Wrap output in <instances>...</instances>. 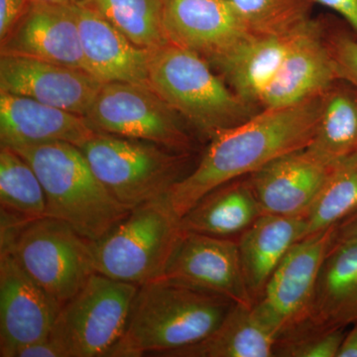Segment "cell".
<instances>
[{
	"mask_svg": "<svg viewBox=\"0 0 357 357\" xmlns=\"http://www.w3.org/2000/svg\"><path fill=\"white\" fill-rule=\"evenodd\" d=\"M321 109V93L287 107L261 109L248 121L218 133L198 165L168 192L169 206L181 220L215 188L305 149L316 135Z\"/></svg>",
	"mask_w": 357,
	"mask_h": 357,
	"instance_id": "1",
	"label": "cell"
},
{
	"mask_svg": "<svg viewBox=\"0 0 357 357\" xmlns=\"http://www.w3.org/2000/svg\"><path fill=\"white\" fill-rule=\"evenodd\" d=\"M236 303L166 278L138 286L123 337L110 357L166 356L208 337Z\"/></svg>",
	"mask_w": 357,
	"mask_h": 357,
	"instance_id": "2",
	"label": "cell"
},
{
	"mask_svg": "<svg viewBox=\"0 0 357 357\" xmlns=\"http://www.w3.org/2000/svg\"><path fill=\"white\" fill-rule=\"evenodd\" d=\"M148 83L192 131L208 140L261 110L239 98L206 59L170 42L150 50Z\"/></svg>",
	"mask_w": 357,
	"mask_h": 357,
	"instance_id": "3",
	"label": "cell"
},
{
	"mask_svg": "<svg viewBox=\"0 0 357 357\" xmlns=\"http://www.w3.org/2000/svg\"><path fill=\"white\" fill-rule=\"evenodd\" d=\"M13 150L41 181L47 215L67 223L89 241L102 238L130 211L107 191L76 145L50 142Z\"/></svg>",
	"mask_w": 357,
	"mask_h": 357,
	"instance_id": "4",
	"label": "cell"
},
{
	"mask_svg": "<svg viewBox=\"0 0 357 357\" xmlns=\"http://www.w3.org/2000/svg\"><path fill=\"white\" fill-rule=\"evenodd\" d=\"M79 148L96 177L129 211L164 198L192 171L191 154L150 141L96 132Z\"/></svg>",
	"mask_w": 357,
	"mask_h": 357,
	"instance_id": "5",
	"label": "cell"
},
{
	"mask_svg": "<svg viewBox=\"0 0 357 357\" xmlns=\"http://www.w3.org/2000/svg\"><path fill=\"white\" fill-rule=\"evenodd\" d=\"M1 249L62 307L96 273L91 241L48 215L1 223Z\"/></svg>",
	"mask_w": 357,
	"mask_h": 357,
	"instance_id": "6",
	"label": "cell"
},
{
	"mask_svg": "<svg viewBox=\"0 0 357 357\" xmlns=\"http://www.w3.org/2000/svg\"><path fill=\"white\" fill-rule=\"evenodd\" d=\"M181 234L166 197L141 204L91 243L96 272L137 286L163 278Z\"/></svg>",
	"mask_w": 357,
	"mask_h": 357,
	"instance_id": "7",
	"label": "cell"
},
{
	"mask_svg": "<svg viewBox=\"0 0 357 357\" xmlns=\"http://www.w3.org/2000/svg\"><path fill=\"white\" fill-rule=\"evenodd\" d=\"M138 286L100 273L61 307L50 338L65 357H110L123 337Z\"/></svg>",
	"mask_w": 357,
	"mask_h": 357,
	"instance_id": "8",
	"label": "cell"
},
{
	"mask_svg": "<svg viewBox=\"0 0 357 357\" xmlns=\"http://www.w3.org/2000/svg\"><path fill=\"white\" fill-rule=\"evenodd\" d=\"M84 119L96 132L150 141L185 153L195 147L187 122L148 84H103Z\"/></svg>",
	"mask_w": 357,
	"mask_h": 357,
	"instance_id": "9",
	"label": "cell"
},
{
	"mask_svg": "<svg viewBox=\"0 0 357 357\" xmlns=\"http://www.w3.org/2000/svg\"><path fill=\"white\" fill-rule=\"evenodd\" d=\"M335 227L294 244L255 303L277 337L311 319L319 272L332 246Z\"/></svg>",
	"mask_w": 357,
	"mask_h": 357,
	"instance_id": "10",
	"label": "cell"
},
{
	"mask_svg": "<svg viewBox=\"0 0 357 357\" xmlns=\"http://www.w3.org/2000/svg\"><path fill=\"white\" fill-rule=\"evenodd\" d=\"M61 306L6 249L0 251V356L50 337Z\"/></svg>",
	"mask_w": 357,
	"mask_h": 357,
	"instance_id": "11",
	"label": "cell"
},
{
	"mask_svg": "<svg viewBox=\"0 0 357 357\" xmlns=\"http://www.w3.org/2000/svg\"><path fill=\"white\" fill-rule=\"evenodd\" d=\"M163 278L255 305L241 266L238 243L230 238L183 231Z\"/></svg>",
	"mask_w": 357,
	"mask_h": 357,
	"instance_id": "12",
	"label": "cell"
},
{
	"mask_svg": "<svg viewBox=\"0 0 357 357\" xmlns=\"http://www.w3.org/2000/svg\"><path fill=\"white\" fill-rule=\"evenodd\" d=\"M163 24L168 42L208 63L253 36L229 0H165Z\"/></svg>",
	"mask_w": 357,
	"mask_h": 357,
	"instance_id": "13",
	"label": "cell"
},
{
	"mask_svg": "<svg viewBox=\"0 0 357 357\" xmlns=\"http://www.w3.org/2000/svg\"><path fill=\"white\" fill-rule=\"evenodd\" d=\"M0 56L36 59L89 74L72 6L30 2L0 40Z\"/></svg>",
	"mask_w": 357,
	"mask_h": 357,
	"instance_id": "14",
	"label": "cell"
},
{
	"mask_svg": "<svg viewBox=\"0 0 357 357\" xmlns=\"http://www.w3.org/2000/svg\"><path fill=\"white\" fill-rule=\"evenodd\" d=\"M103 83L84 70L36 59L0 56V91L86 115Z\"/></svg>",
	"mask_w": 357,
	"mask_h": 357,
	"instance_id": "15",
	"label": "cell"
},
{
	"mask_svg": "<svg viewBox=\"0 0 357 357\" xmlns=\"http://www.w3.org/2000/svg\"><path fill=\"white\" fill-rule=\"evenodd\" d=\"M337 79L324 24L312 18L292 33L285 58L263 93L260 107L275 109L302 102L323 93Z\"/></svg>",
	"mask_w": 357,
	"mask_h": 357,
	"instance_id": "16",
	"label": "cell"
},
{
	"mask_svg": "<svg viewBox=\"0 0 357 357\" xmlns=\"http://www.w3.org/2000/svg\"><path fill=\"white\" fill-rule=\"evenodd\" d=\"M333 166L305 148L275 159L248 177L264 213L306 218Z\"/></svg>",
	"mask_w": 357,
	"mask_h": 357,
	"instance_id": "17",
	"label": "cell"
},
{
	"mask_svg": "<svg viewBox=\"0 0 357 357\" xmlns=\"http://www.w3.org/2000/svg\"><path fill=\"white\" fill-rule=\"evenodd\" d=\"M83 115L0 91L1 146L18 148L50 142L81 147L95 135Z\"/></svg>",
	"mask_w": 357,
	"mask_h": 357,
	"instance_id": "18",
	"label": "cell"
},
{
	"mask_svg": "<svg viewBox=\"0 0 357 357\" xmlns=\"http://www.w3.org/2000/svg\"><path fill=\"white\" fill-rule=\"evenodd\" d=\"M89 73L102 83L148 84L150 50L126 38L102 16L81 3L72 6Z\"/></svg>",
	"mask_w": 357,
	"mask_h": 357,
	"instance_id": "19",
	"label": "cell"
},
{
	"mask_svg": "<svg viewBox=\"0 0 357 357\" xmlns=\"http://www.w3.org/2000/svg\"><path fill=\"white\" fill-rule=\"evenodd\" d=\"M306 236V218L273 213H263L241 234L237 243L241 266L255 304L288 251Z\"/></svg>",
	"mask_w": 357,
	"mask_h": 357,
	"instance_id": "20",
	"label": "cell"
},
{
	"mask_svg": "<svg viewBox=\"0 0 357 357\" xmlns=\"http://www.w3.org/2000/svg\"><path fill=\"white\" fill-rule=\"evenodd\" d=\"M293 32L281 36L253 35L210 65L239 98L261 109L263 93L280 69Z\"/></svg>",
	"mask_w": 357,
	"mask_h": 357,
	"instance_id": "21",
	"label": "cell"
},
{
	"mask_svg": "<svg viewBox=\"0 0 357 357\" xmlns=\"http://www.w3.org/2000/svg\"><path fill=\"white\" fill-rule=\"evenodd\" d=\"M264 211L248 177L225 183L199 199L181 218L183 231L230 238L241 234Z\"/></svg>",
	"mask_w": 357,
	"mask_h": 357,
	"instance_id": "22",
	"label": "cell"
},
{
	"mask_svg": "<svg viewBox=\"0 0 357 357\" xmlns=\"http://www.w3.org/2000/svg\"><path fill=\"white\" fill-rule=\"evenodd\" d=\"M277 337L255 305L236 303L208 337L166 356L274 357Z\"/></svg>",
	"mask_w": 357,
	"mask_h": 357,
	"instance_id": "23",
	"label": "cell"
},
{
	"mask_svg": "<svg viewBox=\"0 0 357 357\" xmlns=\"http://www.w3.org/2000/svg\"><path fill=\"white\" fill-rule=\"evenodd\" d=\"M311 319L328 328L357 323V243L331 249L321 266Z\"/></svg>",
	"mask_w": 357,
	"mask_h": 357,
	"instance_id": "24",
	"label": "cell"
},
{
	"mask_svg": "<svg viewBox=\"0 0 357 357\" xmlns=\"http://www.w3.org/2000/svg\"><path fill=\"white\" fill-rule=\"evenodd\" d=\"M330 165L357 152V89L335 79L321 93L316 135L307 147Z\"/></svg>",
	"mask_w": 357,
	"mask_h": 357,
	"instance_id": "25",
	"label": "cell"
},
{
	"mask_svg": "<svg viewBox=\"0 0 357 357\" xmlns=\"http://www.w3.org/2000/svg\"><path fill=\"white\" fill-rule=\"evenodd\" d=\"M1 223L47 217L43 185L31 165L13 148L0 150Z\"/></svg>",
	"mask_w": 357,
	"mask_h": 357,
	"instance_id": "26",
	"label": "cell"
},
{
	"mask_svg": "<svg viewBox=\"0 0 357 357\" xmlns=\"http://www.w3.org/2000/svg\"><path fill=\"white\" fill-rule=\"evenodd\" d=\"M136 46L153 50L168 43L164 31L165 0H79Z\"/></svg>",
	"mask_w": 357,
	"mask_h": 357,
	"instance_id": "27",
	"label": "cell"
},
{
	"mask_svg": "<svg viewBox=\"0 0 357 357\" xmlns=\"http://www.w3.org/2000/svg\"><path fill=\"white\" fill-rule=\"evenodd\" d=\"M357 211V152L333 166L307 213V236L335 227Z\"/></svg>",
	"mask_w": 357,
	"mask_h": 357,
	"instance_id": "28",
	"label": "cell"
},
{
	"mask_svg": "<svg viewBox=\"0 0 357 357\" xmlns=\"http://www.w3.org/2000/svg\"><path fill=\"white\" fill-rule=\"evenodd\" d=\"M251 34L281 36L312 20L314 0H229Z\"/></svg>",
	"mask_w": 357,
	"mask_h": 357,
	"instance_id": "29",
	"label": "cell"
},
{
	"mask_svg": "<svg viewBox=\"0 0 357 357\" xmlns=\"http://www.w3.org/2000/svg\"><path fill=\"white\" fill-rule=\"evenodd\" d=\"M345 333L307 319L279 335L275 357H337Z\"/></svg>",
	"mask_w": 357,
	"mask_h": 357,
	"instance_id": "30",
	"label": "cell"
},
{
	"mask_svg": "<svg viewBox=\"0 0 357 357\" xmlns=\"http://www.w3.org/2000/svg\"><path fill=\"white\" fill-rule=\"evenodd\" d=\"M324 35L338 77L357 89V35L340 17L324 25Z\"/></svg>",
	"mask_w": 357,
	"mask_h": 357,
	"instance_id": "31",
	"label": "cell"
},
{
	"mask_svg": "<svg viewBox=\"0 0 357 357\" xmlns=\"http://www.w3.org/2000/svg\"><path fill=\"white\" fill-rule=\"evenodd\" d=\"M29 3V0H0V40L10 31Z\"/></svg>",
	"mask_w": 357,
	"mask_h": 357,
	"instance_id": "32",
	"label": "cell"
},
{
	"mask_svg": "<svg viewBox=\"0 0 357 357\" xmlns=\"http://www.w3.org/2000/svg\"><path fill=\"white\" fill-rule=\"evenodd\" d=\"M314 3L325 6L337 13L352 31L357 35V0H314Z\"/></svg>",
	"mask_w": 357,
	"mask_h": 357,
	"instance_id": "33",
	"label": "cell"
},
{
	"mask_svg": "<svg viewBox=\"0 0 357 357\" xmlns=\"http://www.w3.org/2000/svg\"><path fill=\"white\" fill-rule=\"evenodd\" d=\"M357 243V211L337 223L331 249ZM330 249V250H331Z\"/></svg>",
	"mask_w": 357,
	"mask_h": 357,
	"instance_id": "34",
	"label": "cell"
},
{
	"mask_svg": "<svg viewBox=\"0 0 357 357\" xmlns=\"http://www.w3.org/2000/svg\"><path fill=\"white\" fill-rule=\"evenodd\" d=\"M15 357H65L50 337L23 347Z\"/></svg>",
	"mask_w": 357,
	"mask_h": 357,
	"instance_id": "35",
	"label": "cell"
},
{
	"mask_svg": "<svg viewBox=\"0 0 357 357\" xmlns=\"http://www.w3.org/2000/svg\"><path fill=\"white\" fill-rule=\"evenodd\" d=\"M337 357H357V323L352 325L351 331L345 333Z\"/></svg>",
	"mask_w": 357,
	"mask_h": 357,
	"instance_id": "36",
	"label": "cell"
},
{
	"mask_svg": "<svg viewBox=\"0 0 357 357\" xmlns=\"http://www.w3.org/2000/svg\"><path fill=\"white\" fill-rule=\"evenodd\" d=\"M30 2H40V3L57 4V6H74L79 0H29Z\"/></svg>",
	"mask_w": 357,
	"mask_h": 357,
	"instance_id": "37",
	"label": "cell"
}]
</instances>
